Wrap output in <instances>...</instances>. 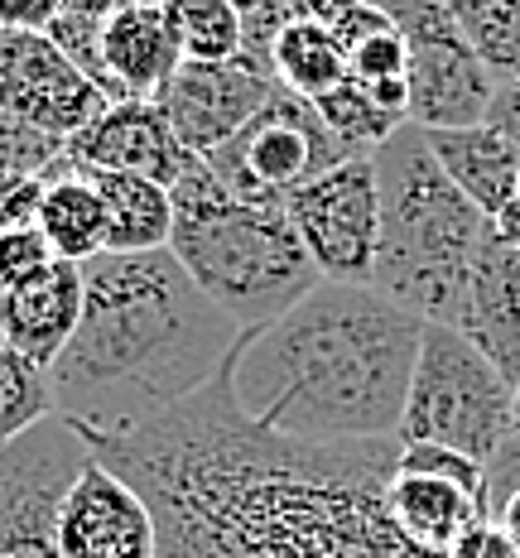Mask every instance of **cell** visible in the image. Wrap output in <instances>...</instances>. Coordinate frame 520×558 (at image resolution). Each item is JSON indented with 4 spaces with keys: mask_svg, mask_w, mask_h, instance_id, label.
I'll return each mask as SVG.
<instances>
[{
    "mask_svg": "<svg viewBox=\"0 0 520 558\" xmlns=\"http://www.w3.org/2000/svg\"><path fill=\"white\" fill-rule=\"evenodd\" d=\"M87 448L145 496L159 558H430L386 510L400 438H280L231 404L222 376L159 424Z\"/></svg>",
    "mask_w": 520,
    "mask_h": 558,
    "instance_id": "obj_1",
    "label": "cell"
},
{
    "mask_svg": "<svg viewBox=\"0 0 520 558\" xmlns=\"http://www.w3.org/2000/svg\"><path fill=\"white\" fill-rule=\"evenodd\" d=\"M241 328L183 275L173 251L83 265V318L49 371L53 414L87 444L131 438L207 390Z\"/></svg>",
    "mask_w": 520,
    "mask_h": 558,
    "instance_id": "obj_2",
    "label": "cell"
},
{
    "mask_svg": "<svg viewBox=\"0 0 520 558\" xmlns=\"http://www.w3.org/2000/svg\"><path fill=\"white\" fill-rule=\"evenodd\" d=\"M424 318L372 284L318 279L294 308L241 332L222 386L251 424L299 444L400 434Z\"/></svg>",
    "mask_w": 520,
    "mask_h": 558,
    "instance_id": "obj_3",
    "label": "cell"
},
{
    "mask_svg": "<svg viewBox=\"0 0 520 558\" xmlns=\"http://www.w3.org/2000/svg\"><path fill=\"white\" fill-rule=\"evenodd\" d=\"M380 246L372 289L414 308L424 323H458L468 279L492 222L438 169L420 125H400L376 149Z\"/></svg>",
    "mask_w": 520,
    "mask_h": 558,
    "instance_id": "obj_4",
    "label": "cell"
},
{
    "mask_svg": "<svg viewBox=\"0 0 520 558\" xmlns=\"http://www.w3.org/2000/svg\"><path fill=\"white\" fill-rule=\"evenodd\" d=\"M169 197L173 260L241 332L275 323L323 279L304 241L289 227L285 207H256L231 197L207 169V159H193Z\"/></svg>",
    "mask_w": 520,
    "mask_h": 558,
    "instance_id": "obj_5",
    "label": "cell"
},
{
    "mask_svg": "<svg viewBox=\"0 0 520 558\" xmlns=\"http://www.w3.org/2000/svg\"><path fill=\"white\" fill-rule=\"evenodd\" d=\"M511 434H516V386L454 323H424L396 438L400 444L454 448L487 468Z\"/></svg>",
    "mask_w": 520,
    "mask_h": 558,
    "instance_id": "obj_6",
    "label": "cell"
},
{
    "mask_svg": "<svg viewBox=\"0 0 520 558\" xmlns=\"http://www.w3.org/2000/svg\"><path fill=\"white\" fill-rule=\"evenodd\" d=\"M342 159H356V155L328 131V121L318 116L314 101L275 87L270 101L222 149L207 155V169L241 203L285 207L304 183L338 169Z\"/></svg>",
    "mask_w": 520,
    "mask_h": 558,
    "instance_id": "obj_7",
    "label": "cell"
},
{
    "mask_svg": "<svg viewBox=\"0 0 520 558\" xmlns=\"http://www.w3.org/2000/svg\"><path fill=\"white\" fill-rule=\"evenodd\" d=\"M390 15L410 49V125L454 131L487 121L496 83L462 39L454 10L444 0H372Z\"/></svg>",
    "mask_w": 520,
    "mask_h": 558,
    "instance_id": "obj_8",
    "label": "cell"
},
{
    "mask_svg": "<svg viewBox=\"0 0 520 558\" xmlns=\"http://www.w3.org/2000/svg\"><path fill=\"white\" fill-rule=\"evenodd\" d=\"M285 217L323 279L372 284L380 246V189L372 155L342 159L338 169L304 183L285 203Z\"/></svg>",
    "mask_w": 520,
    "mask_h": 558,
    "instance_id": "obj_9",
    "label": "cell"
},
{
    "mask_svg": "<svg viewBox=\"0 0 520 558\" xmlns=\"http://www.w3.org/2000/svg\"><path fill=\"white\" fill-rule=\"evenodd\" d=\"M87 462V438L58 414L0 444V554H58V510Z\"/></svg>",
    "mask_w": 520,
    "mask_h": 558,
    "instance_id": "obj_10",
    "label": "cell"
},
{
    "mask_svg": "<svg viewBox=\"0 0 520 558\" xmlns=\"http://www.w3.org/2000/svg\"><path fill=\"white\" fill-rule=\"evenodd\" d=\"M111 101L68 63L49 34H5L0 29V116L25 121L53 140L87 131Z\"/></svg>",
    "mask_w": 520,
    "mask_h": 558,
    "instance_id": "obj_11",
    "label": "cell"
},
{
    "mask_svg": "<svg viewBox=\"0 0 520 558\" xmlns=\"http://www.w3.org/2000/svg\"><path fill=\"white\" fill-rule=\"evenodd\" d=\"M275 87L280 83H275L270 68L251 63V58H231V63H179V73L155 92V107L165 111L179 145L189 155L207 159L270 101Z\"/></svg>",
    "mask_w": 520,
    "mask_h": 558,
    "instance_id": "obj_12",
    "label": "cell"
},
{
    "mask_svg": "<svg viewBox=\"0 0 520 558\" xmlns=\"http://www.w3.org/2000/svg\"><path fill=\"white\" fill-rule=\"evenodd\" d=\"M53 544L58 558H159V530L145 496L97 458L68 486Z\"/></svg>",
    "mask_w": 520,
    "mask_h": 558,
    "instance_id": "obj_13",
    "label": "cell"
},
{
    "mask_svg": "<svg viewBox=\"0 0 520 558\" xmlns=\"http://www.w3.org/2000/svg\"><path fill=\"white\" fill-rule=\"evenodd\" d=\"M68 159L97 173H141V179L173 189L198 155H189L179 145V135L169 131L155 97H131V101H111L87 131L68 140Z\"/></svg>",
    "mask_w": 520,
    "mask_h": 558,
    "instance_id": "obj_14",
    "label": "cell"
},
{
    "mask_svg": "<svg viewBox=\"0 0 520 558\" xmlns=\"http://www.w3.org/2000/svg\"><path fill=\"white\" fill-rule=\"evenodd\" d=\"M77 318H83V265L73 260H49L15 284H0V337L39 371H53Z\"/></svg>",
    "mask_w": 520,
    "mask_h": 558,
    "instance_id": "obj_15",
    "label": "cell"
},
{
    "mask_svg": "<svg viewBox=\"0 0 520 558\" xmlns=\"http://www.w3.org/2000/svg\"><path fill=\"white\" fill-rule=\"evenodd\" d=\"M487 352V362L506 380H520V246H506L501 236L482 241L477 265L468 279V299L454 323Z\"/></svg>",
    "mask_w": 520,
    "mask_h": 558,
    "instance_id": "obj_16",
    "label": "cell"
},
{
    "mask_svg": "<svg viewBox=\"0 0 520 558\" xmlns=\"http://www.w3.org/2000/svg\"><path fill=\"white\" fill-rule=\"evenodd\" d=\"M386 510L414 549L444 558L477 520H487V496L454 482V476L414 472L396 462V472L386 482Z\"/></svg>",
    "mask_w": 520,
    "mask_h": 558,
    "instance_id": "obj_17",
    "label": "cell"
},
{
    "mask_svg": "<svg viewBox=\"0 0 520 558\" xmlns=\"http://www.w3.org/2000/svg\"><path fill=\"white\" fill-rule=\"evenodd\" d=\"M101 63H107V77L121 101L155 97L183 63L165 5L159 0H135V5L116 10L101 25Z\"/></svg>",
    "mask_w": 520,
    "mask_h": 558,
    "instance_id": "obj_18",
    "label": "cell"
},
{
    "mask_svg": "<svg viewBox=\"0 0 520 558\" xmlns=\"http://www.w3.org/2000/svg\"><path fill=\"white\" fill-rule=\"evenodd\" d=\"M424 140H430L438 169L454 179V189L492 222L520 179V149L492 121L454 125V131H424Z\"/></svg>",
    "mask_w": 520,
    "mask_h": 558,
    "instance_id": "obj_19",
    "label": "cell"
},
{
    "mask_svg": "<svg viewBox=\"0 0 520 558\" xmlns=\"http://www.w3.org/2000/svg\"><path fill=\"white\" fill-rule=\"evenodd\" d=\"M39 231L49 236L58 260L87 265L92 255L107 251V217H101V193L92 173L73 159H58L44 173V203H39Z\"/></svg>",
    "mask_w": 520,
    "mask_h": 558,
    "instance_id": "obj_20",
    "label": "cell"
},
{
    "mask_svg": "<svg viewBox=\"0 0 520 558\" xmlns=\"http://www.w3.org/2000/svg\"><path fill=\"white\" fill-rule=\"evenodd\" d=\"M101 193V217H107V251L141 255L165 251L173 231V197L165 183L141 179V173H97L87 169Z\"/></svg>",
    "mask_w": 520,
    "mask_h": 558,
    "instance_id": "obj_21",
    "label": "cell"
},
{
    "mask_svg": "<svg viewBox=\"0 0 520 558\" xmlns=\"http://www.w3.org/2000/svg\"><path fill=\"white\" fill-rule=\"evenodd\" d=\"M270 73L285 92L304 101L328 97L332 87L347 83V49L338 29L314 25V20H289L280 39L270 44Z\"/></svg>",
    "mask_w": 520,
    "mask_h": 558,
    "instance_id": "obj_22",
    "label": "cell"
},
{
    "mask_svg": "<svg viewBox=\"0 0 520 558\" xmlns=\"http://www.w3.org/2000/svg\"><path fill=\"white\" fill-rule=\"evenodd\" d=\"M454 10L462 39L482 58L492 83H516L520 77V0H444Z\"/></svg>",
    "mask_w": 520,
    "mask_h": 558,
    "instance_id": "obj_23",
    "label": "cell"
},
{
    "mask_svg": "<svg viewBox=\"0 0 520 558\" xmlns=\"http://www.w3.org/2000/svg\"><path fill=\"white\" fill-rule=\"evenodd\" d=\"M179 39L183 63H231L241 58V20L231 0H159Z\"/></svg>",
    "mask_w": 520,
    "mask_h": 558,
    "instance_id": "obj_24",
    "label": "cell"
},
{
    "mask_svg": "<svg viewBox=\"0 0 520 558\" xmlns=\"http://www.w3.org/2000/svg\"><path fill=\"white\" fill-rule=\"evenodd\" d=\"M314 107H318L323 121H328V131L338 135L352 155H376L400 125H410V121H400L396 111L380 107L372 92H366L362 83H352V77H347L342 87H332L328 97H318Z\"/></svg>",
    "mask_w": 520,
    "mask_h": 558,
    "instance_id": "obj_25",
    "label": "cell"
},
{
    "mask_svg": "<svg viewBox=\"0 0 520 558\" xmlns=\"http://www.w3.org/2000/svg\"><path fill=\"white\" fill-rule=\"evenodd\" d=\"M44 418H53L49 371H39L29 356H20L15 347L0 337V444L29 434Z\"/></svg>",
    "mask_w": 520,
    "mask_h": 558,
    "instance_id": "obj_26",
    "label": "cell"
},
{
    "mask_svg": "<svg viewBox=\"0 0 520 558\" xmlns=\"http://www.w3.org/2000/svg\"><path fill=\"white\" fill-rule=\"evenodd\" d=\"M63 155H68L63 140L34 131L25 121L0 116V203H5L15 189H25L29 179H44Z\"/></svg>",
    "mask_w": 520,
    "mask_h": 558,
    "instance_id": "obj_27",
    "label": "cell"
},
{
    "mask_svg": "<svg viewBox=\"0 0 520 558\" xmlns=\"http://www.w3.org/2000/svg\"><path fill=\"white\" fill-rule=\"evenodd\" d=\"M49 260H58V255H53L49 236H44L39 227H29V231H0V284H15V279L44 270Z\"/></svg>",
    "mask_w": 520,
    "mask_h": 558,
    "instance_id": "obj_28",
    "label": "cell"
},
{
    "mask_svg": "<svg viewBox=\"0 0 520 558\" xmlns=\"http://www.w3.org/2000/svg\"><path fill=\"white\" fill-rule=\"evenodd\" d=\"M63 0H0V29L5 34H49Z\"/></svg>",
    "mask_w": 520,
    "mask_h": 558,
    "instance_id": "obj_29",
    "label": "cell"
},
{
    "mask_svg": "<svg viewBox=\"0 0 520 558\" xmlns=\"http://www.w3.org/2000/svg\"><path fill=\"white\" fill-rule=\"evenodd\" d=\"M444 558H520V554H516V544L506 539V530L487 515V520H477V525L462 534Z\"/></svg>",
    "mask_w": 520,
    "mask_h": 558,
    "instance_id": "obj_30",
    "label": "cell"
},
{
    "mask_svg": "<svg viewBox=\"0 0 520 558\" xmlns=\"http://www.w3.org/2000/svg\"><path fill=\"white\" fill-rule=\"evenodd\" d=\"M39 203H44V179H29L0 203V231H29L39 227Z\"/></svg>",
    "mask_w": 520,
    "mask_h": 558,
    "instance_id": "obj_31",
    "label": "cell"
},
{
    "mask_svg": "<svg viewBox=\"0 0 520 558\" xmlns=\"http://www.w3.org/2000/svg\"><path fill=\"white\" fill-rule=\"evenodd\" d=\"M487 121H492L496 131H501V135L520 149V77H516V83H501V87H496Z\"/></svg>",
    "mask_w": 520,
    "mask_h": 558,
    "instance_id": "obj_32",
    "label": "cell"
},
{
    "mask_svg": "<svg viewBox=\"0 0 520 558\" xmlns=\"http://www.w3.org/2000/svg\"><path fill=\"white\" fill-rule=\"evenodd\" d=\"M285 5H289V15H294V20H314V25L338 29L342 20L362 5V0H285Z\"/></svg>",
    "mask_w": 520,
    "mask_h": 558,
    "instance_id": "obj_33",
    "label": "cell"
},
{
    "mask_svg": "<svg viewBox=\"0 0 520 558\" xmlns=\"http://www.w3.org/2000/svg\"><path fill=\"white\" fill-rule=\"evenodd\" d=\"M492 231L506 241V246H520V179H516L511 197H506V207L492 217Z\"/></svg>",
    "mask_w": 520,
    "mask_h": 558,
    "instance_id": "obj_34",
    "label": "cell"
},
{
    "mask_svg": "<svg viewBox=\"0 0 520 558\" xmlns=\"http://www.w3.org/2000/svg\"><path fill=\"white\" fill-rule=\"evenodd\" d=\"M135 5V0H63V10L58 15H83V20H111L116 10Z\"/></svg>",
    "mask_w": 520,
    "mask_h": 558,
    "instance_id": "obj_35",
    "label": "cell"
},
{
    "mask_svg": "<svg viewBox=\"0 0 520 558\" xmlns=\"http://www.w3.org/2000/svg\"><path fill=\"white\" fill-rule=\"evenodd\" d=\"M492 520L506 530V539H511V544H516V554H520V486H516L511 496H506L501 506L492 510Z\"/></svg>",
    "mask_w": 520,
    "mask_h": 558,
    "instance_id": "obj_36",
    "label": "cell"
},
{
    "mask_svg": "<svg viewBox=\"0 0 520 558\" xmlns=\"http://www.w3.org/2000/svg\"><path fill=\"white\" fill-rule=\"evenodd\" d=\"M0 558H58V554H0Z\"/></svg>",
    "mask_w": 520,
    "mask_h": 558,
    "instance_id": "obj_37",
    "label": "cell"
},
{
    "mask_svg": "<svg viewBox=\"0 0 520 558\" xmlns=\"http://www.w3.org/2000/svg\"><path fill=\"white\" fill-rule=\"evenodd\" d=\"M516 434H520V380H516Z\"/></svg>",
    "mask_w": 520,
    "mask_h": 558,
    "instance_id": "obj_38",
    "label": "cell"
}]
</instances>
